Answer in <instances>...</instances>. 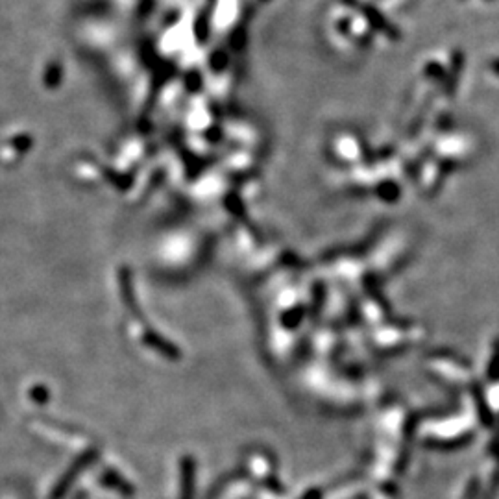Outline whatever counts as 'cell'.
<instances>
[{
    "instance_id": "6",
    "label": "cell",
    "mask_w": 499,
    "mask_h": 499,
    "mask_svg": "<svg viewBox=\"0 0 499 499\" xmlns=\"http://www.w3.org/2000/svg\"><path fill=\"white\" fill-rule=\"evenodd\" d=\"M473 401H475V409H477V414L484 428H492V425H494V414H492V411L489 409V403L484 400L483 390L479 389V387L473 389Z\"/></svg>"
},
{
    "instance_id": "15",
    "label": "cell",
    "mask_w": 499,
    "mask_h": 499,
    "mask_svg": "<svg viewBox=\"0 0 499 499\" xmlns=\"http://www.w3.org/2000/svg\"><path fill=\"white\" fill-rule=\"evenodd\" d=\"M303 499H320L319 490H311L307 496H303Z\"/></svg>"
},
{
    "instance_id": "4",
    "label": "cell",
    "mask_w": 499,
    "mask_h": 499,
    "mask_svg": "<svg viewBox=\"0 0 499 499\" xmlns=\"http://www.w3.org/2000/svg\"><path fill=\"white\" fill-rule=\"evenodd\" d=\"M119 285H121V296L124 300V305L130 309V313L135 314L137 320H143V313L137 305V300H135V292H133L132 285V274L128 269H121V274H119Z\"/></svg>"
},
{
    "instance_id": "12",
    "label": "cell",
    "mask_w": 499,
    "mask_h": 499,
    "mask_svg": "<svg viewBox=\"0 0 499 499\" xmlns=\"http://www.w3.org/2000/svg\"><path fill=\"white\" fill-rule=\"evenodd\" d=\"M104 483L113 484V487H119V489H121L122 492H124V490H130V489H128L126 481H122V479L119 477L117 473H113V472H108V473H105V475H104Z\"/></svg>"
},
{
    "instance_id": "5",
    "label": "cell",
    "mask_w": 499,
    "mask_h": 499,
    "mask_svg": "<svg viewBox=\"0 0 499 499\" xmlns=\"http://www.w3.org/2000/svg\"><path fill=\"white\" fill-rule=\"evenodd\" d=\"M462 67H464V54L461 50H455L451 56V72L450 76L446 78V93H453L457 87V80L461 76Z\"/></svg>"
},
{
    "instance_id": "3",
    "label": "cell",
    "mask_w": 499,
    "mask_h": 499,
    "mask_svg": "<svg viewBox=\"0 0 499 499\" xmlns=\"http://www.w3.org/2000/svg\"><path fill=\"white\" fill-rule=\"evenodd\" d=\"M94 455H96V453H94V450L87 451L85 455L80 457V459H78V461L74 462V464H72L71 470H69V472H67L65 475H63V477L60 479V483L56 484V489H54V499H60L61 496L65 494L67 490H69V487H71V484L74 483V479H76L78 473L83 472V470L87 468V464H89V462H91V461H93Z\"/></svg>"
},
{
    "instance_id": "2",
    "label": "cell",
    "mask_w": 499,
    "mask_h": 499,
    "mask_svg": "<svg viewBox=\"0 0 499 499\" xmlns=\"http://www.w3.org/2000/svg\"><path fill=\"white\" fill-rule=\"evenodd\" d=\"M143 342L149 346V348H152L154 351H158L160 355L167 357V359H172V361H176V359H180L181 357L180 348H178L176 344H172L170 340L163 339V337H161L158 331H152V330L144 331Z\"/></svg>"
},
{
    "instance_id": "10",
    "label": "cell",
    "mask_w": 499,
    "mask_h": 499,
    "mask_svg": "<svg viewBox=\"0 0 499 499\" xmlns=\"http://www.w3.org/2000/svg\"><path fill=\"white\" fill-rule=\"evenodd\" d=\"M105 176H108V180L113 181L119 189H130V183H132V178L130 176H124V174H117V172H111V170H104Z\"/></svg>"
},
{
    "instance_id": "8",
    "label": "cell",
    "mask_w": 499,
    "mask_h": 499,
    "mask_svg": "<svg viewBox=\"0 0 499 499\" xmlns=\"http://www.w3.org/2000/svg\"><path fill=\"white\" fill-rule=\"evenodd\" d=\"M378 194L387 202H394L398 194H400V189L396 187V183H390V181H384L381 183V187L378 189Z\"/></svg>"
},
{
    "instance_id": "13",
    "label": "cell",
    "mask_w": 499,
    "mask_h": 499,
    "mask_svg": "<svg viewBox=\"0 0 499 499\" xmlns=\"http://www.w3.org/2000/svg\"><path fill=\"white\" fill-rule=\"evenodd\" d=\"M13 144H15L17 149L21 150V152H24V150L30 149V144H32V141H30V137H19L13 141Z\"/></svg>"
},
{
    "instance_id": "1",
    "label": "cell",
    "mask_w": 499,
    "mask_h": 499,
    "mask_svg": "<svg viewBox=\"0 0 499 499\" xmlns=\"http://www.w3.org/2000/svg\"><path fill=\"white\" fill-rule=\"evenodd\" d=\"M344 2L361 11L362 15L366 17V21L370 22V26H372L373 30H378V32H381L383 35L392 39V41H400V30H398L392 22H389V19H387L381 11H378V8H373V6L366 4V2H359V0H344Z\"/></svg>"
},
{
    "instance_id": "7",
    "label": "cell",
    "mask_w": 499,
    "mask_h": 499,
    "mask_svg": "<svg viewBox=\"0 0 499 499\" xmlns=\"http://www.w3.org/2000/svg\"><path fill=\"white\" fill-rule=\"evenodd\" d=\"M487 375H489V381H492V383L499 381V339L494 340V350H492V357H490Z\"/></svg>"
},
{
    "instance_id": "9",
    "label": "cell",
    "mask_w": 499,
    "mask_h": 499,
    "mask_svg": "<svg viewBox=\"0 0 499 499\" xmlns=\"http://www.w3.org/2000/svg\"><path fill=\"white\" fill-rule=\"evenodd\" d=\"M302 320H303V307H294L291 309L289 313L283 314V325H285V328H291V330L292 328H296Z\"/></svg>"
},
{
    "instance_id": "14",
    "label": "cell",
    "mask_w": 499,
    "mask_h": 499,
    "mask_svg": "<svg viewBox=\"0 0 499 499\" xmlns=\"http://www.w3.org/2000/svg\"><path fill=\"white\" fill-rule=\"evenodd\" d=\"M490 69H492V71H494L496 74L499 76V58H496V60L490 61Z\"/></svg>"
},
{
    "instance_id": "11",
    "label": "cell",
    "mask_w": 499,
    "mask_h": 499,
    "mask_svg": "<svg viewBox=\"0 0 499 499\" xmlns=\"http://www.w3.org/2000/svg\"><path fill=\"white\" fill-rule=\"evenodd\" d=\"M30 398H32L33 401H37V403H41V405H43V403H46V401H49L50 394H49V390L39 384V387H33V389L30 390Z\"/></svg>"
}]
</instances>
